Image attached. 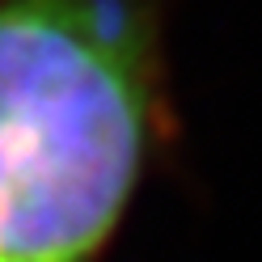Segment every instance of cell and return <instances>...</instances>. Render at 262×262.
<instances>
[{
	"label": "cell",
	"instance_id": "1",
	"mask_svg": "<svg viewBox=\"0 0 262 262\" xmlns=\"http://www.w3.org/2000/svg\"><path fill=\"white\" fill-rule=\"evenodd\" d=\"M165 127L161 0H0V262H97Z\"/></svg>",
	"mask_w": 262,
	"mask_h": 262
}]
</instances>
